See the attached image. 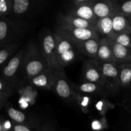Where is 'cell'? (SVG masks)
Instances as JSON below:
<instances>
[{
	"label": "cell",
	"mask_w": 131,
	"mask_h": 131,
	"mask_svg": "<svg viewBox=\"0 0 131 131\" xmlns=\"http://www.w3.org/2000/svg\"><path fill=\"white\" fill-rule=\"evenodd\" d=\"M36 131H54V129L52 127V125L47 124L41 125Z\"/></svg>",
	"instance_id": "cell-33"
},
{
	"label": "cell",
	"mask_w": 131,
	"mask_h": 131,
	"mask_svg": "<svg viewBox=\"0 0 131 131\" xmlns=\"http://www.w3.org/2000/svg\"><path fill=\"white\" fill-rule=\"evenodd\" d=\"M92 8L98 19L113 17L118 13V3L116 0H94Z\"/></svg>",
	"instance_id": "cell-13"
},
{
	"label": "cell",
	"mask_w": 131,
	"mask_h": 131,
	"mask_svg": "<svg viewBox=\"0 0 131 131\" xmlns=\"http://www.w3.org/2000/svg\"><path fill=\"white\" fill-rule=\"evenodd\" d=\"M67 14L72 16L81 18L95 24H96L98 20V19L93 12L92 5L72 6Z\"/></svg>",
	"instance_id": "cell-17"
},
{
	"label": "cell",
	"mask_w": 131,
	"mask_h": 131,
	"mask_svg": "<svg viewBox=\"0 0 131 131\" xmlns=\"http://www.w3.org/2000/svg\"><path fill=\"white\" fill-rule=\"evenodd\" d=\"M112 51L115 63L118 65L131 63V49L119 44L111 38H107Z\"/></svg>",
	"instance_id": "cell-15"
},
{
	"label": "cell",
	"mask_w": 131,
	"mask_h": 131,
	"mask_svg": "<svg viewBox=\"0 0 131 131\" xmlns=\"http://www.w3.org/2000/svg\"><path fill=\"white\" fill-rule=\"evenodd\" d=\"M11 121V120H10ZM12 128L14 131H32V129L25 125H20L11 121Z\"/></svg>",
	"instance_id": "cell-31"
},
{
	"label": "cell",
	"mask_w": 131,
	"mask_h": 131,
	"mask_svg": "<svg viewBox=\"0 0 131 131\" xmlns=\"http://www.w3.org/2000/svg\"><path fill=\"white\" fill-rule=\"evenodd\" d=\"M21 83V82L7 81L0 78V98L8 99Z\"/></svg>",
	"instance_id": "cell-23"
},
{
	"label": "cell",
	"mask_w": 131,
	"mask_h": 131,
	"mask_svg": "<svg viewBox=\"0 0 131 131\" xmlns=\"http://www.w3.org/2000/svg\"><path fill=\"white\" fill-rule=\"evenodd\" d=\"M24 48H20L8 62L0 72V78L10 82H20L19 75L21 73Z\"/></svg>",
	"instance_id": "cell-7"
},
{
	"label": "cell",
	"mask_w": 131,
	"mask_h": 131,
	"mask_svg": "<svg viewBox=\"0 0 131 131\" xmlns=\"http://www.w3.org/2000/svg\"><path fill=\"white\" fill-rule=\"evenodd\" d=\"M6 109V114L11 120L12 122L20 125H25L30 128L32 130L35 129L36 130L41 126V121L39 119L33 116H29L26 113L19 110L14 108L8 102L5 106Z\"/></svg>",
	"instance_id": "cell-9"
},
{
	"label": "cell",
	"mask_w": 131,
	"mask_h": 131,
	"mask_svg": "<svg viewBox=\"0 0 131 131\" xmlns=\"http://www.w3.org/2000/svg\"><path fill=\"white\" fill-rule=\"evenodd\" d=\"M118 13L128 17L131 15V0L118 3Z\"/></svg>",
	"instance_id": "cell-28"
},
{
	"label": "cell",
	"mask_w": 131,
	"mask_h": 131,
	"mask_svg": "<svg viewBox=\"0 0 131 131\" xmlns=\"http://www.w3.org/2000/svg\"><path fill=\"white\" fill-rule=\"evenodd\" d=\"M48 64L40 51L33 41H29L24 47V56L21 73L28 82L49 68Z\"/></svg>",
	"instance_id": "cell-2"
},
{
	"label": "cell",
	"mask_w": 131,
	"mask_h": 131,
	"mask_svg": "<svg viewBox=\"0 0 131 131\" xmlns=\"http://www.w3.org/2000/svg\"><path fill=\"white\" fill-rule=\"evenodd\" d=\"M107 127V121L105 118H102L100 120H95L92 123V127L95 130H103L106 129Z\"/></svg>",
	"instance_id": "cell-29"
},
{
	"label": "cell",
	"mask_w": 131,
	"mask_h": 131,
	"mask_svg": "<svg viewBox=\"0 0 131 131\" xmlns=\"http://www.w3.org/2000/svg\"><path fill=\"white\" fill-rule=\"evenodd\" d=\"M58 25L75 28H84L95 30L96 24L88 21L78 17L72 16L67 14H58L56 16Z\"/></svg>",
	"instance_id": "cell-14"
},
{
	"label": "cell",
	"mask_w": 131,
	"mask_h": 131,
	"mask_svg": "<svg viewBox=\"0 0 131 131\" xmlns=\"http://www.w3.org/2000/svg\"><path fill=\"white\" fill-rule=\"evenodd\" d=\"M21 42L11 43L0 49V72L13 56L20 49Z\"/></svg>",
	"instance_id": "cell-20"
},
{
	"label": "cell",
	"mask_w": 131,
	"mask_h": 131,
	"mask_svg": "<svg viewBox=\"0 0 131 131\" xmlns=\"http://www.w3.org/2000/svg\"><path fill=\"white\" fill-rule=\"evenodd\" d=\"M94 0H74L71 1L72 6L93 5Z\"/></svg>",
	"instance_id": "cell-32"
},
{
	"label": "cell",
	"mask_w": 131,
	"mask_h": 131,
	"mask_svg": "<svg viewBox=\"0 0 131 131\" xmlns=\"http://www.w3.org/2000/svg\"><path fill=\"white\" fill-rule=\"evenodd\" d=\"M8 102V100L5 99L0 98V111L5 106V105L6 104V103Z\"/></svg>",
	"instance_id": "cell-34"
},
{
	"label": "cell",
	"mask_w": 131,
	"mask_h": 131,
	"mask_svg": "<svg viewBox=\"0 0 131 131\" xmlns=\"http://www.w3.org/2000/svg\"><path fill=\"white\" fill-rule=\"evenodd\" d=\"M127 17L128 20H129V22H130V23L131 24V15H130V16H128V17Z\"/></svg>",
	"instance_id": "cell-36"
},
{
	"label": "cell",
	"mask_w": 131,
	"mask_h": 131,
	"mask_svg": "<svg viewBox=\"0 0 131 131\" xmlns=\"http://www.w3.org/2000/svg\"><path fill=\"white\" fill-rule=\"evenodd\" d=\"M72 87L74 91L78 92L82 94H98L103 92L104 89L102 86L98 84L89 82H84L79 85L72 83Z\"/></svg>",
	"instance_id": "cell-22"
},
{
	"label": "cell",
	"mask_w": 131,
	"mask_h": 131,
	"mask_svg": "<svg viewBox=\"0 0 131 131\" xmlns=\"http://www.w3.org/2000/svg\"><path fill=\"white\" fill-rule=\"evenodd\" d=\"M113 29L116 34H131V24L127 17L120 13L113 17Z\"/></svg>",
	"instance_id": "cell-19"
},
{
	"label": "cell",
	"mask_w": 131,
	"mask_h": 131,
	"mask_svg": "<svg viewBox=\"0 0 131 131\" xmlns=\"http://www.w3.org/2000/svg\"><path fill=\"white\" fill-rule=\"evenodd\" d=\"M56 42L57 62L61 69H64L74 62L78 53L74 45L58 33H54Z\"/></svg>",
	"instance_id": "cell-4"
},
{
	"label": "cell",
	"mask_w": 131,
	"mask_h": 131,
	"mask_svg": "<svg viewBox=\"0 0 131 131\" xmlns=\"http://www.w3.org/2000/svg\"><path fill=\"white\" fill-rule=\"evenodd\" d=\"M101 65L104 78V89L110 93L117 92L121 87L118 65L114 63H106Z\"/></svg>",
	"instance_id": "cell-8"
},
{
	"label": "cell",
	"mask_w": 131,
	"mask_h": 131,
	"mask_svg": "<svg viewBox=\"0 0 131 131\" xmlns=\"http://www.w3.org/2000/svg\"><path fill=\"white\" fill-rule=\"evenodd\" d=\"M96 108L98 110L99 112L102 115H104L107 111L111 108L113 105L109 102L108 101H106L105 99H102L99 101L96 104Z\"/></svg>",
	"instance_id": "cell-27"
},
{
	"label": "cell",
	"mask_w": 131,
	"mask_h": 131,
	"mask_svg": "<svg viewBox=\"0 0 131 131\" xmlns=\"http://www.w3.org/2000/svg\"><path fill=\"white\" fill-rule=\"evenodd\" d=\"M31 27V23L26 19L12 17L0 19V49L11 43L20 42Z\"/></svg>",
	"instance_id": "cell-1"
},
{
	"label": "cell",
	"mask_w": 131,
	"mask_h": 131,
	"mask_svg": "<svg viewBox=\"0 0 131 131\" xmlns=\"http://www.w3.org/2000/svg\"><path fill=\"white\" fill-rule=\"evenodd\" d=\"M83 67V75L85 82L96 83L104 88L101 64L95 59H89L84 61Z\"/></svg>",
	"instance_id": "cell-11"
},
{
	"label": "cell",
	"mask_w": 131,
	"mask_h": 131,
	"mask_svg": "<svg viewBox=\"0 0 131 131\" xmlns=\"http://www.w3.org/2000/svg\"><path fill=\"white\" fill-rule=\"evenodd\" d=\"M119 78L121 87H126L131 84V63L118 65Z\"/></svg>",
	"instance_id": "cell-24"
},
{
	"label": "cell",
	"mask_w": 131,
	"mask_h": 131,
	"mask_svg": "<svg viewBox=\"0 0 131 131\" xmlns=\"http://www.w3.org/2000/svg\"><path fill=\"white\" fill-rule=\"evenodd\" d=\"M95 60H97L101 65L106 63H114L112 51L109 43L108 40L106 38L101 37L99 41L98 52Z\"/></svg>",
	"instance_id": "cell-18"
},
{
	"label": "cell",
	"mask_w": 131,
	"mask_h": 131,
	"mask_svg": "<svg viewBox=\"0 0 131 131\" xmlns=\"http://www.w3.org/2000/svg\"><path fill=\"white\" fill-rule=\"evenodd\" d=\"M52 91L58 96L65 100L74 99V90L72 83L69 81L64 69L56 70Z\"/></svg>",
	"instance_id": "cell-10"
},
{
	"label": "cell",
	"mask_w": 131,
	"mask_h": 131,
	"mask_svg": "<svg viewBox=\"0 0 131 131\" xmlns=\"http://www.w3.org/2000/svg\"><path fill=\"white\" fill-rule=\"evenodd\" d=\"M100 38L90 39L74 45L78 52L88 56L91 59H95L98 52Z\"/></svg>",
	"instance_id": "cell-16"
},
{
	"label": "cell",
	"mask_w": 131,
	"mask_h": 131,
	"mask_svg": "<svg viewBox=\"0 0 131 131\" xmlns=\"http://www.w3.org/2000/svg\"><path fill=\"white\" fill-rule=\"evenodd\" d=\"M55 32L68 40L74 46L90 39L101 38L95 29H91L69 28L57 25L55 27Z\"/></svg>",
	"instance_id": "cell-5"
},
{
	"label": "cell",
	"mask_w": 131,
	"mask_h": 131,
	"mask_svg": "<svg viewBox=\"0 0 131 131\" xmlns=\"http://www.w3.org/2000/svg\"><path fill=\"white\" fill-rule=\"evenodd\" d=\"M0 131H14L12 128L11 121H5L1 116H0Z\"/></svg>",
	"instance_id": "cell-30"
},
{
	"label": "cell",
	"mask_w": 131,
	"mask_h": 131,
	"mask_svg": "<svg viewBox=\"0 0 131 131\" xmlns=\"http://www.w3.org/2000/svg\"><path fill=\"white\" fill-rule=\"evenodd\" d=\"M109 38H111L119 44L131 49V34H116L113 33Z\"/></svg>",
	"instance_id": "cell-26"
},
{
	"label": "cell",
	"mask_w": 131,
	"mask_h": 131,
	"mask_svg": "<svg viewBox=\"0 0 131 131\" xmlns=\"http://www.w3.org/2000/svg\"><path fill=\"white\" fill-rule=\"evenodd\" d=\"M3 17H4L3 14L2 12H1V10H0V19H1V18Z\"/></svg>",
	"instance_id": "cell-35"
},
{
	"label": "cell",
	"mask_w": 131,
	"mask_h": 131,
	"mask_svg": "<svg viewBox=\"0 0 131 131\" xmlns=\"http://www.w3.org/2000/svg\"><path fill=\"white\" fill-rule=\"evenodd\" d=\"M130 111H131V102H130Z\"/></svg>",
	"instance_id": "cell-37"
},
{
	"label": "cell",
	"mask_w": 131,
	"mask_h": 131,
	"mask_svg": "<svg viewBox=\"0 0 131 131\" xmlns=\"http://www.w3.org/2000/svg\"><path fill=\"white\" fill-rule=\"evenodd\" d=\"M74 99L75 100L76 103L84 113L88 112V107L92 102L90 96L74 91Z\"/></svg>",
	"instance_id": "cell-25"
},
{
	"label": "cell",
	"mask_w": 131,
	"mask_h": 131,
	"mask_svg": "<svg viewBox=\"0 0 131 131\" xmlns=\"http://www.w3.org/2000/svg\"><path fill=\"white\" fill-rule=\"evenodd\" d=\"M95 31L102 38H109L113 33V17L99 19L96 23Z\"/></svg>",
	"instance_id": "cell-21"
},
{
	"label": "cell",
	"mask_w": 131,
	"mask_h": 131,
	"mask_svg": "<svg viewBox=\"0 0 131 131\" xmlns=\"http://www.w3.org/2000/svg\"><path fill=\"white\" fill-rule=\"evenodd\" d=\"M40 52L46 59L49 67L54 70L61 69L57 62L56 52V42L54 33L46 31L40 38Z\"/></svg>",
	"instance_id": "cell-6"
},
{
	"label": "cell",
	"mask_w": 131,
	"mask_h": 131,
	"mask_svg": "<svg viewBox=\"0 0 131 131\" xmlns=\"http://www.w3.org/2000/svg\"><path fill=\"white\" fill-rule=\"evenodd\" d=\"M56 70L50 67L47 68L44 71L28 81L27 83L33 88L46 90H52Z\"/></svg>",
	"instance_id": "cell-12"
},
{
	"label": "cell",
	"mask_w": 131,
	"mask_h": 131,
	"mask_svg": "<svg viewBox=\"0 0 131 131\" xmlns=\"http://www.w3.org/2000/svg\"><path fill=\"white\" fill-rule=\"evenodd\" d=\"M47 6V1L42 0H13L10 17L28 20L43 11Z\"/></svg>",
	"instance_id": "cell-3"
}]
</instances>
